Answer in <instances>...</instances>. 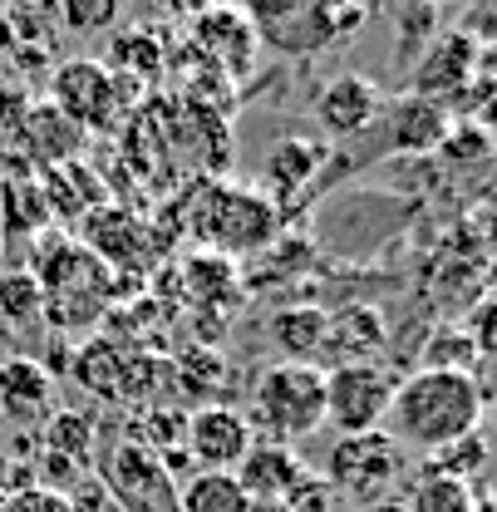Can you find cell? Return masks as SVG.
<instances>
[{
    "label": "cell",
    "instance_id": "cell-1",
    "mask_svg": "<svg viewBox=\"0 0 497 512\" xmlns=\"http://www.w3.org/2000/svg\"><path fill=\"white\" fill-rule=\"evenodd\" d=\"M483 399L488 389L478 384V375H463V370H414L404 375L394 399H389V439L404 448H419V453H438V448L458 444L468 434H478L483 424Z\"/></svg>",
    "mask_w": 497,
    "mask_h": 512
},
{
    "label": "cell",
    "instance_id": "cell-40",
    "mask_svg": "<svg viewBox=\"0 0 497 512\" xmlns=\"http://www.w3.org/2000/svg\"><path fill=\"white\" fill-rule=\"evenodd\" d=\"M468 5H483V0H468Z\"/></svg>",
    "mask_w": 497,
    "mask_h": 512
},
{
    "label": "cell",
    "instance_id": "cell-27",
    "mask_svg": "<svg viewBox=\"0 0 497 512\" xmlns=\"http://www.w3.org/2000/svg\"><path fill=\"white\" fill-rule=\"evenodd\" d=\"M45 453H60L69 463L89 468V453H94V424L84 414H50L45 424Z\"/></svg>",
    "mask_w": 497,
    "mask_h": 512
},
{
    "label": "cell",
    "instance_id": "cell-4",
    "mask_svg": "<svg viewBox=\"0 0 497 512\" xmlns=\"http://www.w3.org/2000/svg\"><path fill=\"white\" fill-rule=\"evenodd\" d=\"M138 94H143L138 79L114 74L99 60H64L50 74V104L69 114L84 133H114L124 119H133Z\"/></svg>",
    "mask_w": 497,
    "mask_h": 512
},
{
    "label": "cell",
    "instance_id": "cell-12",
    "mask_svg": "<svg viewBox=\"0 0 497 512\" xmlns=\"http://www.w3.org/2000/svg\"><path fill=\"white\" fill-rule=\"evenodd\" d=\"M50 414H55V380H50V370L40 360H30V355L5 360L0 365V419L30 434V429L50 424Z\"/></svg>",
    "mask_w": 497,
    "mask_h": 512
},
{
    "label": "cell",
    "instance_id": "cell-2",
    "mask_svg": "<svg viewBox=\"0 0 497 512\" xmlns=\"http://www.w3.org/2000/svg\"><path fill=\"white\" fill-rule=\"evenodd\" d=\"M251 419L271 444H301L325 424V370L281 360L251 384Z\"/></svg>",
    "mask_w": 497,
    "mask_h": 512
},
{
    "label": "cell",
    "instance_id": "cell-16",
    "mask_svg": "<svg viewBox=\"0 0 497 512\" xmlns=\"http://www.w3.org/2000/svg\"><path fill=\"white\" fill-rule=\"evenodd\" d=\"M473 60H478V45H473V35H438L434 45H429V55L419 64V74H414V94L419 99H443V94H453V89H463L468 79H473Z\"/></svg>",
    "mask_w": 497,
    "mask_h": 512
},
{
    "label": "cell",
    "instance_id": "cell-14",
    "mask_svg": "<svg viewBox=\"0 0 497 512\" xmlns=\"http://www.w3.org/2000/svg\"><path fill=\"white\" fill-rule=\"evenodd\" d=\"M306 478H311V468L291 453V444H271V439L266 444L256 439L237 468V483L247 488L251 503H276V508H286Z\"/></svg>",
    "mask_w": 497,
    "mask_h": 512
},
{
    "label": "cell",
    "instance_id": "cell-33",
    "mask_svg": "<svg viewBox=\"0 0 497 512\" xmlns=\"http://www.w3.org/2000/svg\"><path fill=\"white\" fill-rule=\"evenodd\" d=\"M173 15H183V20H197V15H207L212 5H222V0H163Z\"/></svg>",
    "mask_w": 497,
    "mask_h": 512
},
{
    "label": "cell",
    "instance_id": "cell-3",
    "mask_svg": "<svg viewBox=\"0 0 497 512\" xmlns=\"http://www.w3.org/2000/svg\"><path fill=\"white\" fill-rule=\"evenodd\" d=\"M276 222H281V212H276V202L261 188L217 183V188H207L202 197L187 202L192 237H202L207 247H217V252H227V256L266 247L271 232H276Z\"/></svg>",
    "mask_w": 497,
    "mask_h": 512
},
{
    "label": "cell",
    "instance_id": "cell-7",
    "mask_svg": "<svg viewBox=\"0 0 497 512\" xmlns=\"http://www.w3.org/2000/svg\"><path fill=\"white\" fill-rule=\"evenodd\" d=\"M104 493L124 512H178V488L163 458L143 444H119L104 463Z\"/></svg>",
    "mask_w": 497,
    "mask_h": 512
},
{
    "label": "cell",
    "instance_id": "cell-26",
    "mask_svg": "<svg viewBox=\"0 0 497 512\" xmlns=\"http://www.w3.org/2000/svg\"><path fill=\"white\" fill-rule=\"evenodd\" d=\"M424 360H429L424 370H463V375H473L483 365L463 325H438L429 335V345H424Z\"/></svg>",
    "mask_w": 497,
    "mask_h": 512
},
{
    "label": "cell",
    "instance_id": "cell-21",
    "mask_svg": "<svg viewBox=\"0 0 497 512\" xmlns=\"http://www.w3.org/2000/svg\"><path fill=\"white\" fill-rule=\"evenodd\" d=\"M325 330H330V311H320V306H286L266 325L271 345L301 365H315V355L325 350Z\"/></svg>",
    "mask_w": 497,
    "mask_h": 512
},
{
    "label": "cell",
    "instance_id": "cell-25",
    "mask_svg": "<svg viewBox=\"0 0 497 512\" xmlns=\"http://www.w3.org/2000/svg\"><path fill=\"white\" fill-rule=\"evenodd\" d=\"M409 512H478V498L463 478H448V473H429L414 483V503Z\"/></svg>",
    "mask_w": 497,
    "mask_h": 512
},
{
    "label": "cell",
    "instance_id": "cell-32",
    "mask_svg": "<svg viewBox=\"0 0 497 512\" xmlns=\"http://www.w3.org/2000/svg\"><path fill=\"white\" fill-rule=\"evenodd\" d=\"M468 340H473V350H478V360H497V301H483V306H473V316H468Z\"/></svg>",
    "mask_w": 497,
    "mask_h": 512
},
{
    "label": "cell",
    "instance_id": "cell-24",
    "mask_svg": "<svg viewBox=\"0 0 497 512\" xmlns=\"http://www.w3.org/2000/svg\"><path fill=\"white\" fill-rule=\"evenodd\" d=\"M45 316V291L30 271H0V325H30Z\"/></svg>",
    "mask_w": 497,
    "mask_h": 512
},
{
    "label": "cell",
    "instance_id": "cell-18",
    "mask_svg": "<svg viewBox=\"0 0 497 512\" xmlns=\"http://www.w3.org/2000/svg\"><path fill=\"white\" fill-rule=\"evenodd\" d=\"M50 202L45 188L30 168H15L0 178V237H35V232H50Z\"/></svg>",
    "mask_w": 497,
    "mask_h": 512
},
{
    "label": "cell",
    "instance_id": "cell-17",
    "mask_svg": "<svg viewBox=\"0 0 497 512\" xmlns=\"http://www.w3.org/2000/svg\"><path fill=\"white\" fill-rule=\"evenodd\" d=\"M384 316L374 306H345V311H330V330H325V350L330 365H360L374 360L384 350Z\"/></svg>",
    "mask_w": 497,
    "mask_h": 512
},
{
    "label": "cell",
    "instance_id": "cell-5",
    "mask_svg": "<svg viewBox=\"0 0 497 512\" xmlns=\"http://www.w3.org/2000/svg\"><path fill=\"white\" fill-rule=\"evenodd\" d=\"M394 389H399V375L384 370L379 360L330 365V370H325V424H330L335 434H370V429H384Z\"/></svg>",
    "mask_w": 497,
    "mask_h": 512
},
{
    "label": "cell",
    "instance_id": "cell-31",
    "mask_svg": "<svg viewBox=\"0 0 497 512\" xmlns=\"http://www.w3.org/2000/svg\"><path fill=\"white\" fill-rule=\"evenodd\" d=\"M0 512H74L69 508V498H64L60 488H45V483H30V488H20L15 498H5Z\"/></svg>",
    "mask_w": 497,
    "mask_h": 512
},
{
    "label": "cell",
    "instance_id": "cell-20",
    "mask_svg": "<svg viewBox=\"0 0 497 512\" xmlns=\"http://www.w3.org/2000/svg\"><path fill=\"white\" fill-rule=\"evenodd\" d=\"M40 188H45V202H50V217H64V222H84L94 207H104V183L79 158L60 163V168H45Z\"/></svg>",
    "mask_w": 497,
    "mask_h": 512
},
{
    "label": "cell",
    "instance_id": "cell-35",
    "mask_svg": "<svg viewBox=\"0 0 497 512\" xmlns=\"http://www.w3.org/2000/svg\"><path fill=\"white\" fill-rule=\"evenodd\" d=\"M5 360H15V330L10 325H0V365Z\"/></svg>",
    "mask_w": 497,
    "mask_h": 512
},
{
    "label": "cell",
    "instance_id": "cell-19",
    "mask_svg": "<svg viewBox=\"0 0 497 512\" xmlns=\"http://www.w3.org/2000/svg\"><path fill=\"white\" fill-rule=\"evenodd\" d=\"M325 158H330V153H325V143H315V138H281V143L266 153V163H261V183L271 192V202H276V197H296V192L325 168Z\"/></svg>",
    "mask_w": 497,
    "mask_h": 512
},
{
    "label": "cell",
    "instance_id": "cell-10",
    "mask_svg": "<svg viewBox=\"0 0 497 512\" xmlns=\"http://www.w3.org/2000/svg\"><path fill=\"white\" fill-rule=\"evenodd\" d=\"M384 109H389V99H384V89L374 84L370 74H335L315 94V124L325 128L330 138H340V143L379 128Z\"/></svg>",
    "mask_w": 497,
    "mask_h": 512
},
{
    "label": "cell",
    "instance_id": "cell-6",
    "mask_svg": "<svg viewBox=\"0 0 497 512\" xmlns=\"http://www.w3.org/2000/svg\"><path fill=\"white\" fill-rule=\"evenodd\" d=\"M399 473H404V448L394 444L384 429L340 434L330 444V458H325V483L340 488L355 503H379L399 483Z\"/></svg>",
    "mask_w": 497,
    "mask_h": 512
},
{
    "label": "cell",
    "instance_id": "cell-38",
    "mask_svg": "<svg viewBox=\"0 0 497 512\" xmlns=\"http://www.w3.org/2000/svg\"><path fill=\"white\" fill-rule=\"evenodd\" d=\"M5 5H10V10H15V5H25V0H5Z\"/></svg>",
    "mask_w": 497,
    "mask_h": 512
},
{
    "label": "cell",
    "instance_id": "cell-29",
    "mask_svg": "<svg viewBox=\"0 0 497 512\" xmlns=\"http://www.w3.org/2000/svg\"><path fill=\"white\" fill-rule=\"evenodd\" d=\"M483 463H488V439L483 434H468V439H458V444L438 448L429 453V473H448V478H473V473H483Z\"/></svg>",
    "mask_w": 497,
    "mask_h": 512
},
{
    "label": "cell",
    "instance_id": "cell-28",
    "mask_svg": "<svg viewBox=\"0 0 497 512\" xmlns=\"http://www.w3.org/2000/svg\"><path fill=\"white\" fill-rule=\"evenodd\" d=\"M55 5H60V25L74 35H104L124 15V0H55Z\"/></svg>",
    "mask_w": 497,
    "mask_h": 512
},
{
    "label": "cell",
    "instance_id": "cell-39",
    "mask_svg": "<svg viewBox=\"0 0 497 512\" xmlns=\"http://www.w3.org/2000/svg\"><path fill=\"white\" fill-rule=\"evenodd\" d=\"M478 512H497V508H478Z\"/></svg>",
    "mask_w": 497,
    "mask_h": 512
},
{
    "label": "cell",
    "instance_id": "cell-34",
    "mask_svg": "<svg viewBox=\"0 0 497 512\" xmlns=\"http://www.w3.org/2000/svg\"><path fill=\"white\" fill-rule=\"evenodd\" d=\"M10 148H15V138H10V133H0V178H5V173H15V168H25V163H10Z\"/></svg>",
    "mask_w": 497,
    "mask_h": 512
},
{
    "label": "cell",
    "instance_id": "cell-15",
    "mask_svg": "<svg viewBox=\"0 0 497 512\" xmlns=\"http://www.w3.org/2000/svg\"><path fill=\"white\" fill-rule=\"evenodd\" d=\"M384 148L389 153H434L448 143V109L434 99H419V94H404L384 109Z\"/></svg>",
    "mask_w": 497,
    "mask_h": 512
},
{
    "label": "cell",
    "instance_id": "cell-8",
    "mask_svg": "<svg viewBox=\"0 0 497 512\" xmlns=\"http://www.w3.org/2000/svg\"><path fill=\"white\" fill-rule=\"evenodd\" d=\"M251 444H256L251 419L232 404H202L183 429V453L197 473H237Z\"/></svg>",
    "mask_w": 497,
    "mask_h": 512
},
{
    "label": "cell",
    "instance_id": "cell-30",
    "mask_svg": "<svg viewBox=\"0 0 497 512\" xmlns=\"http://www.w3.org/2000/svg\"><path fill=\"white\" fill-rule=\"evenodd\" d=\"M178 380L187 384V389H207L212 384V394H217V384L227 380V365H222V355L212 350H187L183 360H178Z\"/></svg>",
    "mask_w": 497,
    "mask_h": 512
},
{
    "label": "cell",
    "instance_id": "cell-37",
    "mask_svg": "<svg viewBox=\"0 0 497 512\" xmlns=\"http://www.w3.org/2000/svg\"><path fill=\"white\" fill-rule=\"evenodd\" d=\"M251 512H286V508H276V503H251Z\"/></svg>",
    "mask_w": 497,
    "mask_h": 512
},
{
    "label": "cell",
    "instance_id": "cell-22",
    "mask_svg": "<svg viewBox=\"0 0 497 512\" xmlns=\"http://www.w3.org/2000/svg\"><path fill=\"white\" fill-rule=\"evenodd\" d=\"M178 512H251L237 473H192L178 488Z\"/></svg>",
    "mask_w": 497,
    "mask_h": 512
},
{
    "label": "cell",
    "instance_id": "cell-23",
    "mask_svg": "<svg viewBox=\"0 0 497 512\" xmlns=\"http://www.w3.org/2000/svg\"><path fill=\"white\" fill-rule=\"evenodd\" d=\"M104 64H109L114 74H128V79L148 84V79L163 74V45H158L148 30H124V35L109 45V60Z\"/></svg>",
    "mask_w": 497,
    "mask_h": 512
},
{
    "label": "cell",
    "instance_id": "cell-9",
    "mask_svg": "<svg viewBox=\"0 0 497 512\" xmlns=\"http://www.w3.org/2000/svg\"><path fill=\"white\" fill-rule=\"evenodd\" d=\"M261 35L247 20L242 5H212L207 15L192 20V55L202 64H212L217 79H242L256 64Z\"/></svg>",
    "mask_w": 497,
    "mask_h": 512
},
{
    "label": "cell",
    "instance_id": "cell-11",
    "mask_svg": "<svg viewBox=\"0 0 497 512\" xmlns=\"http://www.w3.org/2000/svg\"><path fill=\"white\" fill-rule=\"evenodd\" d=\"M79 247H89L104 266H133V261L148 256V247H158V232L143 217H133V207L104 202L79 222Z\"/></svg>",
    "mask_w": 497,
    "mask_h": 512
},
{
    "label": "cell",
    "instance_id": "cell-13",
    "mask_svg": "<svg viewBox=\"0 0 497 512\" xmlns=\"http://www.w3.org/2000/svg\"><path fill=\"white\" fill-rule=\"evenodd\" d=\"M20 148L30 153V163L45 173V168H60V163H74L79 153H84V143H89V133L74 124L69 114H60L50 99H40V104H30L25 114H20ZM10 133V138H15Z\"/></svg>",
    "mask_w": 497,
    "mask_h": 512
},
{
    "label": "cell",
    "instance_id": "cell-36",
    "mask_svg": "<svg viewBox=\"0 0 497 512\" xmlns=\"http://www.w3.org/2000/svg\"><path fill=\"white\" fill-rule=\"evenodd\" d=\"M483 414H493L497 419V389H493V399H483Z\"/></svg>",
    "mask_w": 497,
    "mask_h": 512
}]
</instances>
